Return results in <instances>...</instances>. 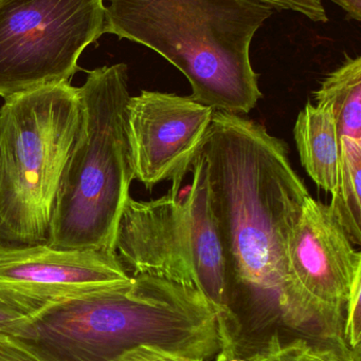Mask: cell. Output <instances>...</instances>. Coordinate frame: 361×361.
Segmentation results:
<instances>
[{
  "instance_id": "ac0fdd59",
  "label": "cell",
  "mask_w": 361,
  "mask_h": 361,
  "mask_svg": "<svg viewBox=\"0 0 361 361\" xmlns=\"http://www.w3.org/2000/svg\"><path fill=\"white\" fill-rule=\"evenodd\" d=\"M279 10L300 13L315 23H328L329 17L322 0H256Z\"/></svg>"
},
{
  "instance_id": "6da1fadb",
  "label": "cell",
  "mask_w": 361,
  "mask_h": 361,
  "mask_svg": "<svg viewBox=\"0 0 361 361\" xmlns=\"http://www.w3.org/2000/svg\"><path fill=\"white\" fill-rule=\"evenodd\" d=\"M207 160L232 311L281 319L294 330L288 269L290 231L309 197L290 161L288 146L264 125L214 110L199 148Z\"/></svg>"
},
{
  "instance_id": "4fadbf2b",
  "label": "cell",
  "mask_w": 361,
  "mask_h": 361,
  "mask_svg": "<svg viewBox=\"0 0 361 361\" xmlns=\"http://www.w3.org/2000/svg\"><path fill=\"white\" fill-rule=\"evenodd\" d=\"M341 163L330 209L354 245L361 244V141L341 137Z\"/></svg>"
},
{
  "instance_id": "ba28073f",
  "label": "cell",
  "mask_w": 361,
  "mask_h": 361,
  "mask_svg": "<svg viewBox=\"0 0 361 361\" xmlns=\"http://www.w3.org/2000/svg\"><path fill=\"white\" fill-rule=\"evenodd\" d=\"M294 290V330L351 351L345 339V307L361 276V254L329 205L307 197L288 239Z\"/></svg>"
},
{
  "instance_id": "277c9868",
  "label": "cell",
  "mask_w": 361,
  "mask_h": 361,
  "mask_svg": "<svg viewBox=\"0 0 361 361\" xmlns=\"http://www.w3.org/2000/svg\"><path fill=\"white\" fill-rule=\"evenodd\" d=\"M78 90L80 126L59 180L47 245L116 252L119 221L135 180L127 135L129 68L93 70Z\"/></svg>"
},
{
  "instance_id": "8992f818",
  "label": "cell",
  "mask_w": 361,
  "mask_h": 361,
  "mask_svg": "<svg viewBox=\"0 0 361 361\" xmlns=\"http://www.w3.org/2000/svg\"><path fill=\"white\" fill-rule=\"evenodd\" d=\"M169 192L152 201L129 197L116 235V252L129 276L148 275L201 290L220 314L235 313L224 255L211 205L207 160L201 150Z\"/></svg>"
},
{
  "instance_id": "e0dca14e",
  "label": "cell",
  "mask_w": 361,
  "mask_h": 361,
  "mask_svg": "<svg viewBox=\"0 0 361 361\" xmlns=\"http://www.w3.org/2000/svg\"><path fill=\"white\" fill-rule=\"evenodd\" d=\"M38 312L33 305L0 290V333H8Z\"/></svg>"
},
{
  "instance_id": "9a60e30c",
  "label": "cell",
  "mask_w": 361,
  "mask_h": 361,
  "mask_svg": "<svg viewBox=\"0 0 361 361\" xmlns=\"http://www.w3.org/2000/svg\"><path fill=\"white\" fill-rule=\"evenodd\" d=\"M220 347L213 361H245L239 357L241 324L237 316L220 314L218 317Z\"/></svg>"
},
{
  "instance_id": "7c38bea8",
  "label": "cell",
  "mask_w": 361,
  "mask_h": 361,
  "mask_svg": "<svg viewBox=\"0 0 361 361\" xmlns=\"http://www.w3.org/2000/svg\"><path fill=\"white\" fill-rule=\"evenodd\" d=\"M316 103L328 104L336 118L339 139L361 141V57L345 54L336 70L328 74L314 92Z\"/></svg>"
},
{
  "instance_id": "5bb4252c",
  "label": "cell",
  "mask_w": 361,
  "mask_h": 361,
  "mask_svg": "<svg viewBox=\"0 0 361 361\" xmlns=\"http://www.w3.org/2000/svg\"><path fill=\"white\" fill-rule=\"evenodd\" d=\"M245 361H360V355L343 351L328 343H316L304 337L283 341L273 332L264 347L248 356Z\"/></svg>"
},
{
  "instance_id": "2e32d148",
  "label": "cell",
  "mask_w": 361,
  "mask_h": 361,
  "mask_svg": "<svg viewBox=\"0 0 361 361\" xmlns=\"http://www.w3.org/2000/svg\"><path fill=\"white\" fill-rule=\"evenodd\" d=\"M361 276L354 284L351 296L345 307V339L348 347L354 353L360 355L361 343Z\"/></svg>"
},
{
  "instance_id": "30bf717a",
  "label": "cell",
  "mask_w": 361,
  "mask_h": 361,
  "mask_svg": "<svg viewBox=\"0 0 361 361\" xmlns=\"http://www.w3.org/2000/svg\"><path fill=\"white\" fill-rule=\"evenodd\" d=\"M129 279L117 252L57 250L47 244L0 250V290L40 311Z\"/></svg>"
},
{
  "instance_id": "ffe728a7",
  "label": "cell",
  "mask_w": 361,
  "mask_h": 361,
  "mask_svg": "<svg viewBox=\"0 0 361 361\" xmlns=\"http://www.w3.org/2000/svg\"><path fill=\"white\" fill-rule=\"evenodd\" d=\"M0 361H42L18 339L0 333Z\"/></svg>"
},
{
  "instance_id": "9c48e42d",
  "label": "cell",
  "mask_w": 361,
  "mask_h": 361,
  "mask_svg": "<svg viewBox=\"0 0 361 361\" xmlns=\"http://www.w3.org/2000/svg\"><path fill=\"white\" fill-rule=\"evenodd\" d=\"M214 110L191 97L141 91L129 97L127 135L135 179L148 189L188 173Z\"/></svg>"
},
{
  "instance_id": "52a82bcc",
  "label": "cell",
  "mask_w": 361,
  "mask_h": 361,
  "mask_svg": "<svg viewBox=\"0 0 361 361\" xmlns=\"http://www.w3.org/2000/svg\"><path fill=\"white\" fill-rule=\"evenodd\" d=\"M104 21L103 0H0V97L70 82Z\"/></svg>"
},
{
  "instance_id": "d6986e66",
  "label": "cell",
  "mask_w": 361,
  "mask_h": 361,
  "mask_svg": "<svg viewBox=\"0 0 361 361\" xmlns=\"http://www.w3.org/2000/svg\"><path fill=\"white\" fill-rule=\"evenodd\" d=\"M117 361H203L165 351L160 348L140 345L125 352Z\"/></svg>"
},
{
  "instance_id": "44dd1931",
  "label": "cell",
  "mask_w": 361,
  "mask_h": 361,
  "mask_svg": "<svg viewBox=\"0 0 361 361\" xmlns=\"http://www.w3.org/2000/svg\"><path fill=\"white\" fill-rule=\"evenodd\" d=\"M347 12L349 18L361 20V0H333Z\"/></svg>"
},
{
  "instance_id": "5b68a950",
  "label": "cell",
  "mask_w": 361,
  "mask_h": 361,
  "mask_svg": "<svg viewBox=\"0 0 361 361\" xmlns=\"http://www.w3.org/2000/svg\"><path fill=\"white\" fill-rule=\"evenodd\" d=\"M81 122L70 82L4 99L0 109V250L48 244L53 204Z\"/></svg>"
},
{
  "instance_id": "7a4b0ae2",
  "label": "cell",
  "mask_w": 361,
  "mask_h": 361,
  "mask_svg": "<svg viewBox=\"0 0 361 361\" xmlns=\"http://www.w3.org/2000/svg\"><path fill=\"white\" fill-rule=\"evenodd\" d=\"M218 317L201 290L138 275L52 303L6 334L42 361H117L140 345L207 361L220 350Z\"/></svg>"
},
{
  "instance_id": "8fae6325",
  "label": "cell",
  "mask_w": 361,
  "mask_h": 361,
  "mask_svg": "<svg viewBox=\"0 0 361 361\" xmlns=\"http://www.w3.org/2000/svg\"><path fill=\"white\" fill-rule=\"evenodd\" d=\"M294 137L303 169L318 187L332 195L341 163V140L332 107L307 103L297 118Z\"/></svg>"
},
{
  "instance_id": "3957f363",
  "label": "cell",
  "mask_w": 361,
  "mask_h": 361,
  "mask_svg": "<svg viewBox=\"0 0 361 361\" xmlns=\"http://www.w3.org/2000/svg\"><path fill=\"white\" fill-rule=\"evenodd\" d=\"M273 13L256 0H110L104 33L161 55L186 76L197 103L243 116L262 97L250 48Z\"/></svg>"
}]
</instances>
